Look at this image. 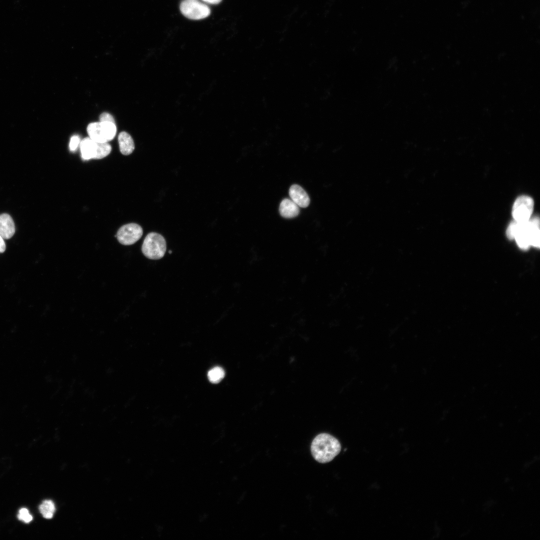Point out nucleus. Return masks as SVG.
I'll return each mask as SVG.
<instances>
[{
  "mask_svg": "<svg viewBox=\"0 0 540 540\" xmlns=\"http://www.w3.org/2000/svg\"><path fill=\"white\" fill-rule=\"evenodd\" d=\"M516 225V222L514 220L509 224L507 228L506 232V236L510 240L514 239Z\"/></svg>",
  "mask_w": 540,
  "mask_h": 540,
  "instance_id": "obj_19",
  "label": "nucleus"
},
{
  "mask_svg": "<svg viewBox=\"0 0 540 540\" xmlns=\"http://www.w3.org/2000/svg\"><path fill=\"white\" fill-rule=\"evenodd\" d=\"M112 146L108 142H97L96 152L94 159L103 158L108 156L112 151Z\"/></svg>",
  "mask_w": 540,
  "mask_h": 540,
  "instance_id": "obj_16",
  "label": "nucleus"
},
{
  "mask_svg": "<svg viewBox=\"0 0 540 540\" xmlns=\"http://www.w3.org/2000/svg\"><path fill=\"white\" fill-rule=\"evenodd\" d=\"M120 152L124 156L131 154L134 150V143L132 136L126 132H122L118 136Z\"/></svg>",
  "mask_w": 540,
  "mask_h": 540,
  "instance_id": "obj_12",
  "label": "nucleus"
},
{
  "mask_svg": "<svg viewBox=\"0 0 540 540\" xmlns=\"http://www.w3.org/2000/svg\"><path fill=\"white\" fill-rule=\"evenodd\" d=\"M224 371L222 368L216 366L208 371V377L212 383L218 384L224 378Z\"/></svg>",
  "mask_w": 540,
  "mask_h": 540,
  "instance_id": "obj_15",
  "label": "nucleus"
},
{
  "mask_svg": "<svg viewBox=\"0 0 540 540\" xmlns=\"http://www.w3.org/2000/svg\"><path fill=\"white\" fill-rule=\"evenodd\" d=\"M532 198L528 196H519L515 200L512 210V216L515 221L523 222L530 218L534 209Z\"/></svg>",
  "mask_w": 540,
  "mask_h": 540,
  "instance_id": "obj_5",
  "label": "nucleus"
},
{
  "mask_svg": "<svg viewBox=\"0 0 540 540\" xmlns=\"http://www.w3.org/2000/svg\"><path fill=\"white\" fill-rule=\"evenodd\" d=\"M18 518L20 520L26 524L30 522L32 520V516L26 508H22L19 510Z\"/></svg>",
  "mask_w": 540,
  "mask_h": 540,
  "instance_id": "obj_17",
  "label": "nucleus"
},
{
  "mask_svg": "<svg viewBox=\"0 0 540 540\" xmlns=\"http://www.w3.org/2000/svg\"><path fill=\"white\" fill-rule=\"evenodd\" d=\"M6 249V245L4 239L0 236V254L4 252Z\"/></svg>",
  "mask_w": 540,
  "mask_h": 540,
  "instance_id": "obj_21",
  "label": "nucleus"
},
{
  "mask_svg": "<svg viewBox=\"0 0 540 540\" xmlns=\"http://www.w3.org/2000/svg\"><path fill=\"white\" fill-rule=\"evenodd\" d=\"M80 138L77 136H74L71 137L70 142L69 144V148L70 151H74L78 148V144H80Z\"/></svg>",
  "mask_w": 540,
  "mask_h": 540,
  "instance_id": "obj_18",
  "label": "nucleus"
},
{
  "mask_svg": "<svg viewBox=\"0 0 540 540\" xmlns=\"http://www.w3.org/2000/svg\"><path fill=\"white\" fill-rule=\"evenodd\" d=\"M291 200L299 207L306 208L308 206L310 199L306 191L298 184L292 185L289 190Z\"/></svg>",
  "mask_w": 540,
  "mask_h": 540,
  "instance_id": "obj_8",
  "label": "nucleus"
},
{
  "mask_svg": "<svg viewBox=\"0 0 540 540\" xmlns=\"http://www.w3.org/2000/svg\"><path fill=\"white\" fill-rule=\"evenodd\" d=\"M100 122H107L116 124L114 117L108 112H103L100 115Z\"/></svg>",
  "mask_w": 540,
  "mask_h": 540,
  "instance_id": "obj_20",
  "label": "nucleus"
},
{
  "mask_svg": "<svg viewBox=\"0 0 540 540\" xmlns=\"http://www.w3.org/2000/svg\"><path fill=\"white\" fill-rule=\"evenodd\" d=\"M39 510L44 518L50 519L56 511L54 503L51 500H45L40 504Z\"/></svg>",
  "mask_w": 540,
  "mask_h": 540,
  "instance_id": "obj_14",
  "label": "nucleus"
},
{
  "mask_svg": "<svg viewBox=\"0 0 540 540\" xmlns=\"http://www.w3.org/2000/svg\"><path fill=\"white\" fill-rule=\"evenodd\" d=\"M166 243L164 236L158 233L151 232L144 238L142 246L144 255L150 260H160L164 257Z\"/></svg>",
  "mask_w": 540,
  "mask_h": 540,
  "instance_id": "obj_2",
  "label": "nucleus"
},
{
  "mask_svg": "<svg viewBox=\"0 0 540 540\" xmlns=\"http://www.w3.org/2000/svg\"><path fill=\"white\" fill-rule=\"evenodd\" d=\"M202 0L205 2H207V3H208V4H218L222 2V0Z\"/></svg>",
  "mask_w": 540,
  "mask_h": 540,
  "instance_id": "obj_22",
  "label": "nucleus"
},
{
  "mask_svg": "<svg viewBox=\"0 0 540 540\" xmlns=\"http://www.w3.org/2000/svg\"><path fill=\"white\" fill-rule=\"evenodd\" d=\"M528 234L530 246H540V220L535 216L528 220Z\"/></svg>",
  "mask_w": 540,
  "mask_h": 540,
  "instance_id": "obj_13",
  "label": "nucleus"
},
{
  "mask_svg": "<svg viewBox=\"0 0 540 540\" xmlns=\"http://www.w3.org/2000/svg\"><path fill=\"white\" fill-rule=\"evenodd\" d=\"M180 9L185 17L192 20L204 18L210 14L209 7L197 0H184L180 2Z\"/></svg>",
  "mask_w": 540,
  "mask_h": 540,
  "instance_id": "obj_4",
  "label": "nucleus"
},
{
  "mask_svg": "<svg viewBox=\"0 0 540 540\" xmlns=\"http://www.w3.org/2000/svg\"><path fill=\"white\" fill-rule=\"evenodd\" d=\"M143 234V230L136 223H129L122 226L116 236L118 242L124 246H130L138 242Z\"/></svg>",
  "mask_w": 540,
  "mask_h": 540,
  "instance_id": "obj_6",
  "label": "nucleus"
},
{
  "mask_svg": "<svg viewBox=\"0 0 540 540\" xmlns=\"http://www.w3.org/2000/svg\"><path fill=\"white\" fill-rule=\"evenodd\" d=\"M80 146L83 160L94 159L96 152L97 142L90 137H86L80 141Z\"/></svg>",
  "mask_w": 540,
  "mask_h": 540,
  "instance_id": "obj_10",
  "label": "nucleus"
},
{
  "mask_svg": "<svg viewBox=\"0 0 540 540\" xmlns=\"http://www.w3.org/2000/svg\"><path fill=\"white\" fill-rule=\"evenodd\" d=\"M314 458L320 463L332 461L341 450L339 441L326 433H322L313 440L310 447Z\"/></svg>",
  "mask_w": 540,
  "mask_h": 540,
  "instance_id": "obj_1",
  "label": "nucleus"
},
{
  "mask_svg": "<svg viewBox=\"0 0 540 540\" xmlns=\"http://www.w3.org/2000/svg\"><path fill=\"white\" fill-rule=\"evenodd\" d=\"M16 232L14 222L8 214H0V236L4 240H8L12 237Z\"/></svg>",
  "mask_w": 540,
  "mask_h": 540,
  "instance_id": "obj_9",
  "label": "nucleus"
},
{
  "mask_svg": "<svg viewBox=\"0 0 540 540\" xmlns=\"http://www.w3.org/2000/svg\"><path fill=\"white\" fill-rule=\"evenodd\" d=\"M279 212L282 217L290 218H294L299 214L300 208L292 200L285 198L280 204Z\"/></svg>",
  "mask_w": 540,
  "mask_h": 540,
  "instance_id": "obj_11",
  "label": "nucleus"
},
{
  "mask_svg": "<svg viewBox=\"0 0 540 540\" xmlns=\"http://www.w3.org/2000/svg\"><path fill=\"white\" fill-rule=\"evenodd\" d=\"M528 220L523 222H518L516 221V225L514 238L516 240L518 246L523 250L528 249L530 246L528 234Z\"/></svg>",
  "mask_w": 540,
  "mask_h": 540,
  "instance_id": "obj_7",
  "label": "nucleus"
},
{
  "mask_svg": "<svg viewBox=\"0 0 540 540\" xmlns=\"http://www.w3.org/2000/svg\"><path fill=\"white\" fill-rule=\"evenodd\" d=\"M89 137L98 142H108L115 136L116 132V124L111 122H94L87 127Z\"/></svg>",
  "mask_w": 540,
  "mask_h": 540,
  "instance_id": "obj_3",
  "label": "nucleus"
}]
</instances>
